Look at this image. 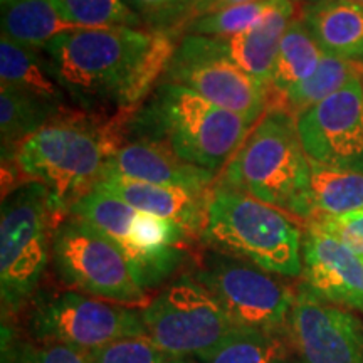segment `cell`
Returning a JSON list of instances; mask_svg holds the SVG:
<instances>
[{
	"label": "cell",
	"instance_id": "obj_1",
	"mask_svg": "<svg viewBox=\"0 0 363 363\" xmlns=\"http://www.w3.org/2000/svg\"><path fill=\"white\" fill-rule=\"evenodd\" d=\"M177 51L174 30L79 29L44 48L69 101L84 110H135L155 89Z\"/></svg>",
	"mask_w": 363,
	"mask_h": 363
},
{
	"label": "cell",
	"instance_id": "obj_2",
	"mask_svg": "<svg viewBox=\"0 0 363 363\" xmlns=\"http://www.w3.org/2000/svg\"><path fill=\"white\" fill-rule=\"evenodd\" d=\"M133 115L135 110H125L101 125L76 113L57 118L19 145L17 167L49 190L59 216L66 219L72 203L101 180L106 162L125 142Z\"/></svg>",
	"mask_w": 363,
	"mask_h": 363
},
{
	"label": "cell",
	"instance_id": "obj_3",
	"mask_svg": "<svg viewBox=\"0 0 363 363\" xmlns=\"http://www.w3.org/2000/svg\"><path fill=\"white\" fill-rule=\"evenodd\" d=\"M131 121L128 128L135 135L160 140L182 160L214 174L233 160L252 126L195 91L167 81L153 89Z\"/></svg>",
	"mask_w": 363,
	"mask_h": 363
},
{
	"label": "cell",
	"instance_id": "obj_4",
	"mask_svg": "<svg viewBox=\"0 0 363 363\" xmlns=\"http://www.w3.org/2000/svg\"><path fill=\"white\" fill-rule=\"evenodd\" d=\"M219 184L310 220L311 160L299 140L296 118L267 111L227 163Z\"/></svg>",
	"mask_w": 363,
	"mask_h": 363
},
{
	"label": "cell",
	"instance_id": "obj_5",
	"mask_svg": "<svg viewBox=\"0 0 363 363\" xmlns=\"http://www.w3.org/2000/svg\"><path fill=\"white\" fill-rule=\"evenodd\" d=\"M212 251L239 257L272 274H303V235L296 217L251 195L214 184L201 234Z\"/></svg>",
	"mask_w": 363,
	"mask_h": 363
},
{
	"label": "cell",
	"instance_id": "obj_6",
	"mask_svg": "<svg viewBox=\"0 0 363 363\" xmlns=\"http://www.w3.org/2000/svg\"><path fill=\"white\" fill-rule=\"evenodd\" d=\"M62 220L51 194L39 182H27L4 197L0 216L4 318L21 311L38 291L49 262L54 230Z\"/></svg>",
	"mask_w": 363,
	"mask_h": 363
},
{
	"label": "cell",
	"instance_id": "obj_7",
	"mask_svg": "<svg viewBox=\"0 0 363 363\" xmlns=\"http://www.w3.org/2000/svg\"><path fill=\"white\" fill-rule=\"evenodd\" d=\"M51 256L59 279L74 291L142 310L152 301L121 247L76 217L54 230Z\"/></svg>",
	"mask_w": 363,
	"mask_h": 363
},
{
	"label": "cell",
	"instance_id": "obj_8",
	"mask_svg": "<svg viewBox=\"0 0 363 363\" xmlns=\"http://www.w3.org/2000/svg\"><path fill=\"white\" fill-rule=\"evenodd\" d=\"M27 328L34 342L61 343L86 355L116 340L147 335L142 311L74 289L38 296Z\"/></svg>",
	"mask_w": 363,
	"mask_h": 363
},
{
	"label": "cell",
	"instance_id": "obj_9",
	"mask_svg": "<svg viewBox=\"0 0 363 363\" xmlns=\"http://www.w3.org/2000/svg\"><path fill=\"white\" fill-rule=\"evenodd\" d=\"M147 337L170 355L194 360L214 350L235 326L214 294L182 276L142 310Z\"/></svg>",
	"mask_w": 363,
	"mask_h": 363
},
{
	"label": "cell",
	"instance_id": "obj_10",
	"mask_svg": "<svg viewBox=\"0 0 363 363\" xmlns=\"http://www.w3.org/2000/svg\"><path fill=\"white\" fill-rule=\"evenodd\" d=\"M194 278L214 294L235 325L274 333L289 330L296 289L272 272L211 249Z\"/></svg>",
	"mask_w": 363,
	"mask_h": 363
},
{
	"label": "cell",
	"instance_id": "obj_11",
	"mask_svg": "<svg viewBox=\"0 0 363 363\" xmlns=\"http://www.w3.org/2000/svg\"><path fill=\"white\" fill-rule=\"evenodd\" d=\"M163 81L195 91L254 125L267 113V88L227 56L222 40L187 34L177 45Z\"/></svg>",
	"mask_w": 363,
	"mask_h": 363
},
{
	"label": "cell",
	"instance_id": "obj_12",
	"mask_svg": "<svg viewBox=\"0 0 363 363\" xmlns=\"http://www.w3.org/2000/svg\"><path fill=\"white\" fill-rule=\"evenodd\" d=\"M308 158L333 170L363 174V81L355 76L296 118Z\"/></svg>",
	"mask_w": 363,
	"mask_h": 363
},
{
	"label": "cell",
	"instance_id": "obj_13",
	"mask_svg": "<svg viewBox=\"0 0 363 363\" xmlns=\"http://www.w3.org/2000/svg\"><path fill=\"white\" fill-rule=\"evenodd\" d=\"M289 340L299 363H363V323L348 310L298 286Z\"/></svg>",
	"mask_w": 363,
	"mask_h": 363
},
{
	"label": "cell",
	"instance_id": "obj_14",
	"mask_svg": "<svg viewBox=\"0 0 363 363\" xmlns=\"http://www.w3.org/2000/svg\"><path fill=\"white\" fill-rule=\"evenodd\" d=\"M303 276L321 299L363 313V256L315 224L303 240Z\"/></svg>",
	"mask_w": 363,
	"mask_h": 363
},
{
	"label": "cell",
	"instance_id": "obj_15",
	"mask_svg": "<svg viewBox=\"0 0 363 363\" xmlns=\"http://www.w3.org/2000/svg\"><path fill=\"white\" fill-rule=\"evenodd\" d=\"M110 177L208 192L214 187L217 174L182 160L160 140L136 135L135 140L121 143L106 162L101 180Z\"/></svg>",
	"mask_w": 363,
	"mask_h": 363
},
{
	"label": "cell",
	"instance_id": "obj_16",
	"mask_svg": "<svg viewBox=\"0 0 363 363\" xmlns=\"http://www.w3.org/2000/svg\"><path fill=\"white\" fill-rule=\"evenodd\" d=\"M98 189L106 190L121 201L130 203L135 211L174 220L195 238H201L207 219L208 192L169 187V185L147 184L125 177H110L98 182Z\"/></svg>",
	"mask_w": 363,
	"mask_h": 363
},
{
	"label": "cell",
	"instance_id": "obj_17",
	"mask_svg": "<svg viewBox=\"0 0 363 363\" xmlns=\"http://www.w3.org/2000/svg\"><path fill=\"white\" fill-rule=\"evenodd\" d=\"M0 86L33 98L61 116L74 113L44 49L26 48L6 35L0 39Z\"/></svg>",
	"mask_w": 363,
	"mask_h": 363
},
{
	"label": "cell",
	"instance_id": "obj_18",
	"mask_svg": "<svg viewBox=\"0 0 363 363\" xmlns=\"http://www.w3.org/2000/svg\"><path fill=\"white\" fill-rule=\"evenodd\" d=\"M303 22L325 54L363 66V6L360 4L353 0H326L308 6Z\"/></svg>",
	"mask_w": 363,
	"mask_h": 363
},
{
	"label": "cell",
	"instance_id": "obj_19",
	"mask_svg": "<svg viewBox=\"0 0 363 363\" xmlns=\"http://www.w3.org/2000/svg\"><path fill=\"white\" fill-rule=\"evenodd\" d=\"M293 0H281L279 6L257 26L233 38L220 39L225 54L240 69L246 71L249 76L267 88L281 40L286 29L293 22Z\"/></svg>",
	"mask_w": 363,
	"mask_h": 363
},
{
	"label": "cell",
	"instance_id": "obj_20",
	"mask_svg": "<svg viewBox=\"0 0 363 363\" xmlns=\"http://www.w3.org/2000/svg\"><path fill=\"white\" fill-rule=\"evenodd\" d=\"M62 17L56 0H21L2 7V35L33 49H44L57 35L79 30Z\"/></svg>",
	"mask_w": 363,
	"mask_h": 363
},
{
	"label": "cell",
	"instance_id": "obj_21",
	"mask_svg": "<svg viewBox=\"0 0 363 363\" xmlns=\"http://www.w3.org/2000/svg\"><path fill=\"white\" fill-rule=\"evenodd\" d=\"M323 54L303 19H293L281 40L278 57L272 67L267 86L269 101L284 96L294 86L310 78Z\"/></svg>",
	"mask_w": 363,
	"mask_h": 363
},
{
	"label": "cell",
	"instance_id": "obj_22",
	"mask_svg": "<svg viewBox=\"0 0 363 363\" xmlns=\"http://www.w3.org/2000/svg\"><path fill=\"white\" fill-rule=\"evenodd\" d=\"M358 74H362L358 65L323 54L316 71L313 72L310 78L294 86L284 96L269 101L267 111H284L288 115L298 118L301 113L316 106L318 103H321L323 99L337 93L338 89H342L348 81Z\"/></svg>",
	"mask_w": 363,
	"mask_h": 363
},
{
	"label": "cell",
	"instance_id": "obj_23",
	"mask_svg": "<svg viewBox=\"0 0 363 363\" xmlns=\"http://www.w3.org/2000/svg\"><path fill=\"white\" fill-rule=\"evenodd\" d=\"M194 360L195 363H289V350L281 333L238 325L214 350Z\"/></svg>",
	"mask_w": 363,
	"mask_h": 363
},
{
	"label": "cell",
	"instance_id": "obj_24",
	"mask_svg": "<svg viewBox=\"0 0 363 363\" xmlns=\"http://www.w3.org/2000/svg\"><path fill=\"white\" fill-rule=\"evenodd\" d=\"M310 206L311 219L363 211V174L333 170L311 162Z\"/></svg>",
	"mask_w": 363,
	"mask_h": 363
},
{
	"label": "cell",
	"instance_id": "obj_25",
	"mask_svg": "<svg viewBox=\"0 0 363 363\" xmlns=\"http://www.w3.org/2000/svg\"><path fill=\"white\" fill-rule=\"evenodd\" d=\"M61 118L51 108L24 96L6 86H0V138L2 152L19 148L22 142L38 133L51 121Z\"/></svg>",
	"mask_w": 363,
	"mask_h": 363
},
{
	"label": "cell",
	"instance_id": "obj_26",
	"mask_svg": "<svg viewBox=\"0 0 363 363\" xmlns=\"http://www.w3.org/2000/svg\"><path fill=\"white\" fill-rule=\"evenodd\" d=\"M136 212L130 203L106 190L94 187L72 203L69 216L86 222L123 249Z\"/></svg>",
	"mask_w": 363,
	"mask_h": 363
},
{
	"label": "cell",
	"instance_id": "obj_27",
	"mask_svg": "<svg viewBox=\"0 0 363 363\" xmlns=\"http://www.w3.org/2000/svg\"><path fill=\"white\" fill-rule=\"evenodd\" d=\"M281 0H257V2L234 6L224 11L197 17L185 24V35H207L227 39L244 33L266 19L279 6Z\"/></svg>",
	"mask_w": 363,
	"mask_h": 363
},
{
	"label": "cell",
	"instance_id": "obj_28",
	"mask_svg": "<svg viewBox=\"0 0 363 363\" xmlns=\"http://www.w3.org/2000/svg\"><path fill=\"white\" fill-rule=\"evenodd\" d=\"M62 17L81 29H108L143 24L125 0H56Z\"/></svg>",
	"mask_w": 363,
	"mask_h": 363
},
{
	"label": "cell",
	"instance_id": "obj_29",
	"mask_svg": "<svg viewBox=\"0 0 363 363\" xmlns=\"http://www.w3.org/2000/svg\"><path fill=\"white\" fill-rule=\"evenodd\" d=\"M89 363H189L162 350L147 335L121 338L88 353Z\"/></svg>",
	"mask_w": 363,
	"mask_h": 363
},
{
	"label": "cell",
	"instance_id": "obj_30",
	"mask_svg": "<svg viewBox=\"0 0 363 363\" xmlns=\"http://www.w3.org/2000/svg\"><path fill=\"white\" fill-rule=\"evenodd\" d=\"M2 363H89L86 353L61 343L4 342Z\"/></svg>",
	"mask_w": 363,
	"mask_h": 363
},
{
	"label": "cell",
	"instance_id": "obj_31",
	"mask_svg": "<svg viewBox=\"0 0 363 363\" xmlns=\"http://www.w3.org/2000/svg\"><path fill=\"white\" fill-rule=\"evenodd\" d=\"M143 24L155 30H172V26L190 21L199 0H125Z\"/></svg>",
	"mask_w": 363,
	"mask_h": 363
},
{
	"label": "cell",
	"instance_id": "obj_32",
	"mask_svg": "<svg viewBox=\"0 0 363 363\" xmlns=\"http://www.w3.org/2000/svg\"><path fill=\"white\" fill-rule=\"evenodd\" d=\"M308 224H315L325 233L335 235L345 246L363 256V211L342 216H318L308 220Z\"/></svg>",
	"mask_w": 363,
	"mask_h": 363
},
{
	"label": "cell",
	"instance_id": "obj_33",
	"mask_svg": "<svg viewBox=\"0 0 363 363\" xmlns=\"http://www.w3.org/2000/svg\"><path fill=\"white\" fill-rule=\"evenodd\" d=\"M251 2H257V0H199V2L195 4L192 13H190V21L197 19V17H202V16H208V13L224 11V9L242 6V4H251Z\"/></svg>",
	"mask_w": 363,
	"mask_h": 363
},
{
	"label": "cell",
	"instance_id": "obj_34",
	"mask_svg": "<svg viewBox=\"0 0 363 363\" xmlns=\"http://www.w3.org/2000/svg\"><path fill=\"white\" fill-rule=\"evenodd\" d=\"M293 2H305V4H310V6H315V4L326 2V0H293Z\"/></svg>",
	"mask_w": 363,
	"mask_h": 363
},
{
	"label": "cell",
	"instance_id": "obj_35",
	"mask_svg": "<svg viewBox=\"0 0 363 363\" xmlns=\"http://www.w3.org/2000/svg\"><path fill=\"white\" fill-rule=\"evenodd\" d=\"M0 2H2V7H4V6H11V4L21 2V0H0Z\"/></svg>",
	"mask_w": 363,
	"mask_h": 363
},
{
	"label": "cell",
	"instance_id": "obj_36",
	"mask_svg": "<svg viewBox=\"0 0 363 363\" xmlns=\"http://www.w3.org/2000/svg\"><path fill=\"white\" fill-rule=\"evenodd\" d=\"M353 2H357V4H360V6H363V0H353Z\"/></svg>",
	"mask_w": 363,
	"mask_h": 363
},
{
	"label": "cell",
	"instance_id": "obj_37",
	"mask_svg": "<svg viewBox=\"0 0 363 363\" xmlns=\"http://www.w3.org/2000/svg\"><path fill=\"white\" fill-rule=\"evenodd\" d=\"M360 72H362V81H363V66H360Z\"/></svg>",
	"mask_w": 363,
	"mask_h": 363
}]
</instances>
